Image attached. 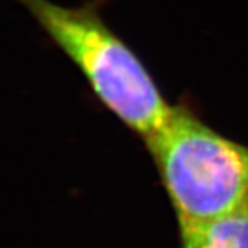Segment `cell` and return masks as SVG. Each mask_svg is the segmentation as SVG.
<instances>
[{"instance_id": "cell-1", "label": "cell", "mask_w": 248, "mask_h": 248, "mask_svg": "<svg viewBox=\"0 0 248 248\" xmlns=\"http://www.w3.org/2000/svg\"><path fill=\"white\" fill-rule=\"evenodd\" d=\"M86 79L98 101L143 142L174 110L146 65L89 1L65 7L50 0H17Z\"/></svg>"}, {"instance_id": "cell-2", "label": "cell", "mask_w": 248, "mask_h": 248, "mask_svg": "<svg viewBox=\"0 0 248 248\" xmlns=\"http://www.w3.org/2000/svg\"><path fill=\"white\" fill-rule=\"evenodd\" d=\"M178 225L189 228L248 208V146L218 133L186 105L145 141Z\"/></svg>"}, {"instance_id": "cell-3", "label": "cell", "mask_w": 248, "mask_h": 248, "mask_svg": "<svg viewBox=\"0 0 248 248\" xmlns=\"http://www.w3.org/2000/svg\"><path fill=\"white\" fill-rule=\"evenodd\" d=\"M179 233L182 248H248V208Z\"/></svg>"}]
</instances>
